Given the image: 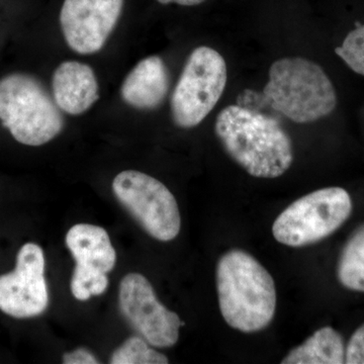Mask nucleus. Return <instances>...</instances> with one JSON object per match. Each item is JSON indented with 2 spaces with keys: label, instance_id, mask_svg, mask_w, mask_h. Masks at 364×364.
I'll list each match as a JSON object with an SVG mask.
<instances>
[{
  "label": "nucleus",
  "instance_id": "obj_1",
  "mask_svg": "<svg viewBox=\"0 0 364 364\" xmlns=\"http://www.w3.org/2000/svg\"><path fill=\"white\" fill-rule=\"evenodd\" d=\"M215 133L227 154L251 176L277 178L293 164V143L273 117L228 105L215 119Z\"/></svg>",
  "mask_w": 364,
  "mask_h": 364
},
{
  "label": "nucleus",
  "instance_id": "obj_2",
  "mask_svg": "<svg viewBox=\"0 0 364 364\" xmlns=\"http://www.w3.org/2000/svg\"><path fill=\"white\" fill-rule=\"evenodd\" d=\"M215 279L220 311L230 327L250 334L270 325L277 311V289L259 261L232 249L218 261Z\"/></svg>",
  "mask_w": 364,
  "mask_h": 364
},
{
  "label": "nucleus",
  "instance_id": "obj_3",
  "mask_svg": "<svg viewBox=\"0 0 364 364\" xmlns=\"http://www.w3.org/2000/svg\"><path fill=\"white\" fill-rule=\"evenodd\" d=\"M263 88L273 109L296 124H309L329 116L337 105L332 81L318 65L303 57L273 62Z\"/></svg>",
  "mask_w": 364,
  "mask_h": 364
},
{
  "label": "nucleus",
  "instance_id": "obj_4",
  "mask_svg": "<svg viewBox=\"0 0 364 364\" xmlns=\"http://www.w3.org/2000/svg\"><path fill=\"white\" fill-rule=\"evenodd\" d=\"M0 121L23 145H45L63 131L61 109L42 82L26 73L0 79Z\"/></svg>",
  "mask_w": 364,
  "mask_h": 364
},
{
  "label": "nucleus",
  "instance_id": "obj_5",
  "mask_svg": "<svg viewBox=\"0 0 364 364\" xmlns=\"http://www.w3.org/2000/svg\"><path fill=\"white\" fill-rule=\"evenodd\" d=\"M351 196L342 188L318 189L301 196L277 218L275 240L289 247L312 245L334 234L352 213Z\"/></svg>",
  "mask_w": 364,
  "mask_h": 364
},
{
  "label": "nucleus",
  "instance_id": "obj_6",
  "mask_svg": "<svg viewBox=\"0 0 364 364\" xmlns=\"http://www.w3.org/2000/svg\"><path fill=\"white\" fill-rule=\"evenodd\" d=\"M227 64L219 52L207 46L189 55L171 100L170 111L176 127L193 129L202 124L226 88Z\"/></svg>",
  "mask_w": 364,
  "mask_h": 364
},
{
  "label": "nucleus",
  "instance_id": "obj_7",
  "mask_svg": "<svg viewBox=\"0 0 364 364\" xmlns=\"http://www.w3.org/2000/svg\"><path fill=\"white\" fill-rule=\"evenodd\" d=\"M112 191L141 227L158 241L174 240L181 232V217L174 196L154 177L126 170L112 181Z\"/></svg>",
  "mask_w": 364,
  "mask_h": 364
},
{
  "label": "nucleus",
  "instance_id": "obj_8",
  "mask_svg": "<svg viewBox=\"0 0 364 364\" xmlns=\"http://www.w3.org/2000/svg\"><path fill=\"white\" fill-rule=\"evenodd\" d=\"M119 304L129 324L151 346L169 348L178 341L184 323L158 301L152 284L140 273H129L122 279Z\"/></svg>",
  "mask_w": 364,
  "mask_h": 364
},
{
  "label": "nucleus",
  "instance_id": "obj_9",
  "mask_svg": "<svg viewBox=\"0 0 364 364\" xmlns=\"http://www.w3.org/2000/svg\"><path fill=\"white\" fill-rule=\"evenodd\" d=\"M44 251L35 243L21 246L14 272L0 275V311L16 318L38 317L49 306Z\"/></svg>",
  "mask_w": 364,
  "mask_h": 364
},
{
  "label": "nucleus",
  "instance_id": "obj_10",
  "mask_svg": "<svg viewBox=\"0 0 364 364\" xmlns=\"http://www.w3.org/2000/svg\"><path fill=\"white\" fill-rule=\"evenodd\" d=\"M124 0H64L60 26L66 44L80 55L100 52L123 13Z\"/></svg>",
  "mask_w": 364,
  "mask_h": 364
},
{
  "label": "nucleus",
  "instance_id": "obj_11",
  "mask_svg": "<svg viewBox=\"0 0 364 364\" xmlns=\"http://www.w3.org/2000/svg\"><path fill=\"white\" fill-rule=\"evenodd\" d=\"M52 95L57 107L65 114H85L100 100L95 70L82 62H63L53 73Z\"/></svg>",
  "mask_w": 364,
  "mask_h": 364
},
{
  "label": "nucleus",
  "instance_id": "obj_12",
  "mask_svg": "<svg viewBox=\"0 0 364 364\" xmlns=\"http://www.w3.org/2000/svg\"><path fill=\"white\" fill-rule=\"evenodd\" d=\"M169 85V72L163 59L159 56L146 57L124 78L121 97L134 109L153 111L167 97Z\"/></svg>",
  "mask_w": 364,
  "mask_h": 364
},
{
  "label": "nucleus",
  "instance_id": "obj_13",
  "mask_svg": "<svg viewBox=\"0 0 364 364\" xmlns=\"http://www.w3.org/2000/svg\"><path fill=\"white\" fill-rule=\"evenodd\" d=\"M65 242L76 267L105 273L111 272L116 267V250L104 228L74 225L67 233Z\"/></svg>",
  "mask_w": 364,
  "mask_h": 364
},
{
  "label": "nucleus",
  "instance_id": "obj_14",
  "mask_svg": "<svg viewBox=\"0 0 364 364\" xmlns=\"http://www.w3.org/2000/svg\"><path fill=\"white\" fill-rule=\"evenodd\" d=\"M345 344L340 333L323 327L282 359V364L345 363Z\"/></svg>",
  "mask_w": 364,
  "mask_h": 364
},
{
  "label": "nucleus",
  "instance_id": "obj_15",
  "mask_svg": "<svg viewBox=\"0 0 364 364\" xmlns=\"http://www.w3.org/2000/svg\"><path fill=\"white\" fill-rule=\"evenodd\" d=\"M337 277L345 289L364 293V225L351 235L342 249Z\"/></svg>",
  "mask_w": 364,
  "mask_h": 364
},
{
  "label": "nucleus",
  "instance_id": "obj_16",
  "mask_svg": "<svg viewBox=\"0 0 364 364\" xmlns=\"http://www.w3.org/2000/svg\"><path fill=\"white\" fill-rule=\"evenodd\" d=\"M169 359L143 338L133 336L127 339L112 354L111 364H167Z\"/></svg>",
  "mask_w": 364,
  "mask_h": 364
},
{
  "label": "nucleus",
  "instance_id": "obj_17",
  "mask_svg": "<svg viewBox=\"0 0 364 364\" xmlns=\"http://www.w3.org/2000/svg\"><path fill=\"white\" fill-rule=\"evenodd\" d=\"M109 287L107 273L75 267L71 277L70 289L74 298L85 301L91 296L105 294Z\"/></svg>",
  "mask_w": 364,
  "mask_h": 364
},
{
  "label": "nucleus",
  "instance_id": "obj_18",
  "mask_svg": "<svg viewBox=\"0 0 364 364\" xmlns=\"http://www.w3.org/2000/svg\"><path fill=\"white\" fill-rule=\"evenodd\" d=\"M335 53L352 71L364 76V25L352 30Z\"/></svg>",
  "mask_w": 364,
  "mask_h": 364
},
{
  "label": "nucleus",
  "instance_id": "obj_19",
  "mask_svg": "<svg viewBox=\"0 0 364 364\" xmlns=\"http://www.w3.org/2000/svg\"><path fill=\"white\" fill-rule=\"evenodd\" d=\"M345 363L364 364V324L354 331L345 348Z\"/></svg>",
  "mask_w": 364,
  "mask_h": 364
},
{
  "label": "nucleus",
  "instance_id": "obj_20",
  "mask_svg": "<svg viewBox=\"0 0 364 364\" xmlns=\"http://www.w3.org/2000/svg\"><path fill=\"white\" fill-rule=\"evenodd\" d=\"M63 363L65 364H98L100 363L97 356L86 348H77L67 352L63 355Z\"/></svg>",
  "mask_w": 364,
  "mask_h": 364
},
{
  "label": "nucleus",
  "instance_id": "obj_21",
  "mask_svg": "<svg viewBox=\"0 0 364 364\" xmlns=\"http://www.w3.org/2000/svg\"><path fill=\"white\" fill-rule=\"evenodd\" d=\"M159 4H177L181 6H196L207 1V0H157Z\"/></svg>",
  "mask_w": 364,
  "mask_h": 364
}]
</instances>
